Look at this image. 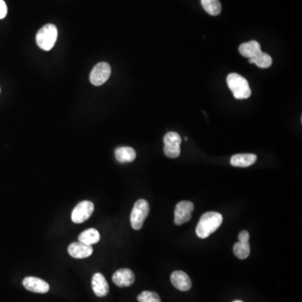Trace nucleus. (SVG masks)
Masks as SVG:
<instances>
[{
  "label": "nucleus",
  "mask_w": 302,
  "mask_h": 302,
  "mask_svg": "<svg viewBox=\"0 0 302 302\" xmlns=\"http://www.w3.org/2000/svg\"><path fill=\"white\" fill-rule=\"evenodd\" d=\"M193 210L194 204L191 201H181L176 204L174 219L175 223L180 226L190 221Z\"/></svg>",
  "instance_id": "nucleus-7"
},
{
  "label": "nucleus",
  "mask_w": 302,
  "mask_h": 302,
  "mask_svg": "<svg viewBox=\"0 0 302 302\" xmlns=\"http://www.w3.org/2000/svg\"><path fill=\"white\" fill-rule=\"evenodd\" d=\"M57 35V28L55 25L52 24L44 25L35 37L38 46L45 51L51 50L56 42Z\"/></svg>",
  "instance_id": "nucleus-3"
},
{
  "label": "nucleus",
  "mask_w": 302,
  "mask_h": 302,
  "mask_svg": "<svg viewBox=\"0 0 302 302\" xmlns=\"http://www.w3.org/2000/svg\"><path fill=\"white\" fill-rule=\"evenodd\" d=\"M234 253L240 259H245L250 254L249 242L239 241L234 244Z\"/></svg>",
  "instance_id": "nucleus-20"
},
{
  "label": "nucleus",
  "mask_w": 302,
  "mask_h": 302,
  "mask_svg": "<svg viewBox=\"0 0 302 302\" xmlns=\"http://www.w3.org/2000/svg\"><path fill=\"white\" fill-rule=\"evenodd\" d=\"M7 5L4 0H0V20H2L7 15Z\"/></svg>",
  "instance_id": "nucleus-22"
},
{
  "label": "nucleus",
  "mask_w": 302,
  "mask_h": 302,
  "mask_svg": "<svg viewBox=\"0 0 302 302\" xmlns=\"http://www.w3.org/2000/svg\"><path fill=\"white\" fill-rule=\"evenodd\" d=\"M115 157L120 163H128L135 160L136 152L132 147H118L116 148Z\"/></svg>",
  "instance_id": "nucleus-16"
},
{
  "label": "nucleus",
  "mask_w": 302,
  "mask_h": 302,
  "mask_svg": "<svg viewBox=\"0 0 302 302\" xmlns=\"http://www.w3.org/2000/svg\"><path fill=\"white\" fill-rule=\"evenodd\" d=\"M171 281L176 289L187 291L191 288V280L188 274L181 270L174 271L171 275Z\"/></svg>",
  "instance_id": "nucleus-12"
},
{
  "label": "nucleus",
  "mask_w": 302,
  "mask_h": 302,
  "mask_svg": "<svg viewBox=\"0 0 302 302\" xmlns=\"http://www.w3.org/2000/svg\"><path fill=\"white\" fill-rule=\"evenodd\" d=\"M256 161L257 156L254 154H237L232 156L230 163L235 167H249Z\"/></svg>",
  "instance_id": "nucleus-14"
},
{
  "label": "nucleus",
  "mask_w": 302,
  "mask_h": 302,
  "mask_svg": "<svg viewBox=\"0 0 302 302\" xmlns=\"http://www.w3.org/2000/svg\"><path fill=\"white\" fill-rule=\"evenodd\" d=\"M94 211V205L90 201H81L71 212V220L74 223H83L87 221Z\"/></svg>",
  "instance_id": "nucleus-6"
},
{
  "label": "nucleus",
  "mask_w": 302,
  "mask_h": 302,
  "mask_svg": "<svg viewBox=\"0 0 302 302\" xmlns=\"http://www.w3.org/2000/svg\"><path fill=\"white\" fill-rule=\"evenodd\" d=\"M201 3L204 10L209 15L216 16L221 13V5L219 0H201Z\"/></svg>",
  "instance_id": "nucleus-19"
},
{
  "label": "nucleus",
  "mask_w": 302,
  "mask_h": 302,
  "mask_svg": "<svg viewBox=\"0 0 302 302\" xmlns=\"http://www.w3.org/2000/svg\"><path fill=\"white\" fill-rule=\"evenodd\" d=\"M239 52L243 56L253 58L261 52V46L256 40H251L249 42L244 43L239 48Z\"/></svg>",
  "instance_id": "nucleus-15"
},
{
  "label": "nucleus",
  "mask_w": 302,
  "mask_h": 302,
  "mask_svg": "<svg viewBox=\"0 0 302 302\" xmlns=\"http://www.w3.org/2000/svg\"><path fill=\"white\" fill-rule=\"evenodd\" d=\"M111 75V66L107 62L98 63L93 67L90 74V81L94 86L103 85Z\"/></svg>",
  "instance_id": "nucleus-8"
},
{
  "label": "nucleus",
  "mask_w": 302,
  "mask_h": 302,
  "mask_svg": "<svg viewBox=\"0 0 302 302\" xmlns=\"http://www.w3.org/2000/svg\"><path fill=\"white\" fill-rule=\"evenodd\" d=\"M226 83L236 99H246L251 95V89L248 81L238 73H230L226 78Z\"/></svg>",
  "instance_id": "nucleus-2"
},
{
  "label": "nucleus",
  "mask_w": 302,
  "mask_h": 302,
  "mask_svg": "<svg viewBox=\"0 0 302 302\" xmlns=\"http://www.w3.org/2000/svg\"><path fill=\"white\" fill-rule=\"evenodd\" d=\"M92 286H93L94 294L98 297L106 296L109 292V285L106 280L105 277L101 273H96L93 275L92 279Z\"/></svg>",
  "instance_id": "nucleus-13"
},
{
  "label": "nucleus",
  "mask_w": 302,
  "mask_h": 302,
  "mask_svg": "<svg viewBox=\"0 0 302 302\" xmlns=\"http://www.w3.org/2000/svg\"><path fill=\"white\" fill-rule=\"evenodd\" d=\"M0 91H1V90H0Z\"/></svg>",
  "instance_id": "nucleus-25"
},
{
  "label": "nucleus",
  "mask_w": 302,
  "mask_h": 302,
  "mask_svg": "<svg viewBox=\"0 0 302 302\" xmlns=\"http://www.w3.org/2000/svg\"><path fill=\"white\" fill-rule=\"evenodd\" d=\"M68 253L75 259H85L92 255L93 248L92 245L83 244L82 242H75L68 247Z\"/></svg>",
  "instance_id": "nucleus-11"
},
{
  "label": "nucleus",
  "mask_w": 302,
  "mask_h": 302,
  "mask_svg": "<svg viewBox=\"0 0 302 302\" xmlns=\"http://www.w3.org/2000/svg\"><path fill=\"white\" fill-rule=\"evenodd\" d=\"M222 216L216 211H208L204 213L196 226V235L200 239H206L213 234L221 226Z\"/></svg>",
  "instance_id": "nucleus-1"
},
{
  "label": "nucleus",
  "mask_w": 302,
  "mask_h": 302,
  "mask_svg": "<svg viewBox=\"0 0 302 302\" xmlns=\"http://www.w3.org/2000/svg\"><path fill=\"white\" fill-rule=\"evenodd\" d=\"M238 238H239V241L249 242V232L246 231V230H244V231L240 232Z\"/></svg>",
  "instance_id": "nucleus-23"
},
{
  "label": "nucleus",
  "mask_w": 302,
  "mask_h": 302,
  "mask_svg": "<svg viewBox=\"0 0 302 302\" xmlns=\"http://www.w3.org/2000/svg\"><path fill=\"white\" fill-rule=\"evenodd\" d=\"M138 302H161V297L153 291H143L137 297Z\"/></svg>",
  "instance_id": "nucleus-21"
},
{
  "label": "nucleus",
  "mask_w": 302,
  "mask_h": 302,
  "mask_svg": "<svg viewBox=\"0 0 302 302\" xmlns=\"http://www.w3.org/2000/svg\"><path fill=\"white\" fill-rule=\"evenodd\" d=\"M23 285L25 286V289L30 291L40 294L47 293L50 289V285L47 282L37 277H26L23 280Z\"/></svg>",
  "instance_id": "nucleus-9"
},
{
  "label": "nucleus",
  "mask_w": 302,
  "mask_h": 302,
  "mask_svg": "<svg viewBox=\"0 0 302 302\" xmlns=\"http://www.w3.org/2000/svg\"><path fill=\"white\" fill-rule=\"evenodd\" d=\"M181 136L176 132H169L164 137V153L169 158H177L181 154Z\"/></svg>",
  "instance_id": "nucleus-5"
},
{
  "label": "nucleus",
  "mask_w": 302,
  "mask_h": 302,
  "mask_svg": "<svg viewBox=\"0 0 302 302\" xmlns=\"http://www.w3.org/2000/svg\"><path fill=\"white\" fill-rule=\"evenodd\" d=\"M79 241L88 245L97 244L100 240V234L95 229H88L83 231L78 237Z\"/></svg>",
  "instance_id": "nucleus-17"
},
{
  "label": "nucleus",
  "mask_w": 302,
  "mask_h": 302,
  "mask_svg": "<svg viewBox=\"0 0 302 302\" xmlns=\"http://www.w3.org/2000/svg\"><path fill=\"white\" fill-rule=\"evenodd\" d=\"M249 63L255 64L257 66L260 68H269V66H271L273 60L269 54L261 51L254 57L249 58Z\"/></svg>",
  "instance_id": "nucleus-18"
},
{
  "label": "nucleus",
  "mask_w": 302,
  "mask_h": 302,
  "mask_svg": "<svg viewBox=\"0 0 302 302\" xmlns=\"http://www.w3.org/2000/svg\"><path fill=\"white\" fill-rule=\"evenodd\" d=\"M149 212V205L144 199H139L136 201L130 215L131 226L134 230H139L143 226Z\"/></svg>",
  "instance_id": "nucleus-4"
},
{
  "label": "nucleus",
  "mask_w": 302,
  "mask_h": 302,
  "mask_svg": "<svg viewBox=\"0 0 302 302\" xmlns=\"http://www.w3.org/2000/svg\"><path fill=\"white\" fill-rule=\"evenodd\" d=\"M234 302H243L242 301V300H235V301Z\"/></svg>",
  "instance_id": "nucleus-24"
},
{
  "label": "nucleus",
  "mask_w": 302,
  "mask_h": 302,
  "mask_svg": "<svg viewBox=\"0 0 302 302\" xmlns=\"http://www.w3.org/2000/svg\"><path fill=\"white\" fill-rule=\"evenodd\" d=\"M135 276L132 270L129 269H120L113 274V281L117 286L128 287L133 284Z\"/></svg>",
  "instance_id": "nucleus-10"
}]
</instances>
